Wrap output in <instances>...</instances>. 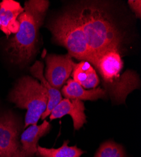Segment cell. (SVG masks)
I'll list each match as a JSON object with an SVG mask.
<instances>
[{"instance_id": "cell-2", "label": "cell", "mask_w": 141, "mask_h": 157, "mask_svg": "<svg viewBox=\"0 0 141 157\" xmlns=\"http://www.w3.org/2000/svg\"><path fill=\"white\" fill-rule=\"evenodd\" d=\"M49 5L46 0L25 2L24 11L18 17L19 32L9 40L6 51L13 62L25 65L32 60L37 51L38 32L43 23Z\"/></svg>"}, {"instance_id": "cell-3", "label": "cell", "mask_w": 141, "mask_h": 157, "mask_svg": "<svg viewBox=\"0 0 141 157\" xmlns=\"http://www.w3.org/2000/svg\"><path fill=\"white\" fill-rule=\"evenodd\" d=\"M101 76L102 85L113 102L125 103L126 98L139 88L137 74L131 70L122 72L123 62L120 49L105 51L95 56L90 62Z\"/></svg>"}, {"instance_id": "cell-10", "label": "cell", "mask_w": 141, "mask_h": 157, "mask_svg": "<svg viewBox=\"0 0 141 157\" xmlns=\"http://www.w3.org/2000/svg\"><path fill=\"white\" fill-rule=\"evenodd\" d=\"M51 128L50 123L44 120L40 124L30 125L21 135L20 157H34L37 152L39 140L47 135Z\"/></svg>"}, {"instance_id": "cell-1", "label": "cell", "mask_w": 141, "mask_h": 157, "mask_svg": "<svg viewBox=\"0 0 141 157\" xmlns=\"http://www.w3.org/2000/svg\"><path fill=\"white\" fill-rule=\"evenodd\" d=\"M75 10L90 52L89 63L102 52L120 49L122 34L104 8L96 3H89Z\"/></svg>"}, {"instance_id": "cell-12", "label": "cell", "mask_w": 141, "mask_h": 157, "mask_svg": "<svg viewBox=\"0 0 141 157\" xmlns=\"http://www.w3.org/2000/svg\"><path fill=\"white\" fill-rule=\"evenodd\" d=\"M30 72L35 78L40 82L45 87L48 94V102L46 111L41 116V119L45 120L49 116L51 111L62 99L60 91L51 86L44 75V64L40 61H36L30 68Z\"/></svg>"}, {"instance_id": "cell-8", "label": "cell", "mask_w": 141, "mask_h": 157, "mask_svg": "<svg viewBox=\"0 0 141 157\" xmlns=\"http://www.w3.org/2000/svg\"><path fill=\"white\" fill-rule=\"evenodd\" d=\"M85 109L84 103L82 101L68 98L62 99L51 111L49 120L52 121L61 118L64 116L68 114L72 118L74 129L79 130L87 122Z\"/></svg>"}, {"instance_id": "cell-16", "label": "cell", "mask_w": 141, "mask_h": 157, "mask_svg": "<svg viewBox=\"0 0 141 157\" xmlns=\"http://www.w3.org/2000/svg\"><path fill=\"white\" fill-rule=\"evenodd\" d=\"M131 10L134 13L135 16L138 18H140L141 17V2L140 0H129L128 1Z\"/></svg>"}, {"instance_id": "cell-15", "label": "cell", "mask_w": 141, "mask_h": 157, "mask_svg": "<svg viewBox=\"0 0 141 157\" xmlns=\"http://www.w3.org/2000/svg\"><path fill=\"white\" fill-rule=\"evenodd\" d=\"M94 157H126V155L122 145L108 140L101 144Z\"/></svg>"}, {"instance_id": "cell-6", "label": "cell", "mask_w": 141, "mask_h": 157, "mask_svg": "<svg viewBox=\"0 0 141 157\" xmlns=\"http://www.w3.org/2000/svg\"><path fill=\"white\" fill-rule=\"evenodd\" d=\"M19 132L15 116L8 113L0 116V157H20Z\"/></svg>"}, {"instance_id": "cell-11", "label": "cell", "mask_w": 141, "mask_h": 157, "mask_svg": "<svg viewBox=\"0 0 141 157\" xmlns=\"http://www.w3.org/2000/svg\"><path fill=\"white\" fill-rule=\"evenodd\" d=\"M61 92L65 98L81 101H96L107 97L106 90L101 87L87 90L72 78L67 81V85L62 88Z\"/></svg>"}, {"instance_id": "cell-9", "label": "cell", "mask_w": 141, "mask_h": 157, "mask_svg": "<svg viewBox=\"0 0 141 157\" xmlns=\"http://www.w3.org/2000/svg\"><path fill=\"white\" fill-rule=\"evenodd\" d=\"M24 11L20 3L14 0L0 2V29L7 36L19 32L20 23L18 17Z\"/></svg>"}, {"instance_id": "cell-13", "label": "cell", "mask_w": 141, "mask_h": 157, "mask_svg": "<svg viewBox=\"0 0 141 157\" xmlns=\"http://www.w3.org/2000/svg\"><path fill=\"white\" fill-rule=\"evenodd\" d=\"M72 75L73 80L85 89H94L100 82L95 69L90 63L85 60L75 63Z\"/></svg>"}, {"instance_id": "cell-7", "label": "cell", "mask_w": 141, "mask_h": 157, "mask_svg": "<svg viewBox=\"0 0 141 157\" xmlns=\"http://www.w3.org/2000/svg\"><path fill=\"white\" fill-rule=\"evenodd\" d=\"M44 77L53 87L59 90L72 74L75 62L70 54H49L46 58Z\"/></svg>"}, {"instance_id": "cell-4", "label": "cell", "mask_w": 141, "mask_h": 157, "mask_svg": "<svg viewBox=\"0 0 141 157\" xmlns=\"http://www.w3.org/2000/svg\"><path fill=\"white\" fill-rule=\"evenodd\" d=\"M47 27L53 40L65 47L72 57L89 62L90 52L75 8L62 13Z\"/></svg>"}, {"instance_id": "cell-5", "label": "cell", "mask_w": 141, "mask_h": 157, "mask_svg": "<svg viewBox=\"0 0 141 157\" xmlns=\"http://www.w3.org/2000/svg\"><path fill=\"white\" fill-rule=\"evenodd\" d=\"M8 98L16 107L27 110L24 128L38 123L46 109L48 102L45 87L39 81L28 75L19 78Z\"/></svg>"}, {"instance_id": "cell-14", "label": "cell", "mask_w": 141, "mask_h": 157, "mask_svg": "<svg viewBox=\"0 0 141 157\" xmlns=\"http://www.w3.org/2000/svg\"><path fill=\"white\" fill-rule=\"evenodd\" d=\"M68 141H64L61 147L58 148H48L37 145L35 155L37 157H81L85 151L77 145L69 147Z\"/></svg>"}]
</instances>
